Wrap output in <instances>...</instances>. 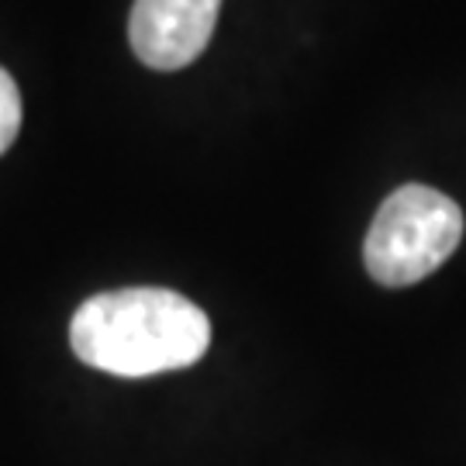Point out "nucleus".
<instances>
[{
  "label": "nucleus",
  "mask_w": 466,
  "mask_h": 466,
  "mask_svg": "<svg viewBox=\"0 0 466 466\" xmlns=\"http://www.w3.org/2000/svg\"><path fill=\"white\" fill-rule=\"evenodd\" d=\"M221 0H135L128 38L149 69L173 73L198 59L211 42Z\"/></svg>",
  "instance_id": "7ed1b4c3"
},
{
  "label": "nucleus",
  "mask_w": 466,
  "mask_h": 466,
  "mask_svg": "<svg viewBox=\"0 0 466 466\" xmlns=\"http://www.w3.org/2000/svg\"><path fill=\"white\" fill-rule=\"evenodd\" d=\"M21 128V94L7 69H0V156L15 146Z\"/></svg>",
  "instance_id": "20e7f679"
},
{
  "label": "nucleus",
  "mask_w": 466,
  "mask_h": 466,
  "mask_svg": "<svg viewBox=\"0 0 466 466\" xmlns=\"http://www.w3.org/2000/svg\"><path fill=\"white\" fill-rule=\"evenodd\" d=\"M211 325L194 300L163 287H125L80 304L69 346L86 367L111 377H156L194 367Z\"/></svg>",
  "instance_id": "f257e3e1"
},
{
  "label": "nucleus",
  "mask_w": 466,
  "mask_h": 466,
  "mask_svg": "<svg viewBox=\"0 0 466 466\" xmlns=\"http://www.w3.org/2000/svg\"><path fill=\"white\" fill-rule=\"evenodd\" d=\"M463 238V211L442 190L404 184L380 204L363 242L367 273L380 287H411L432 277Z\"/></svg>",
  "instance_id": "f03ea898"
}]
</instances>
